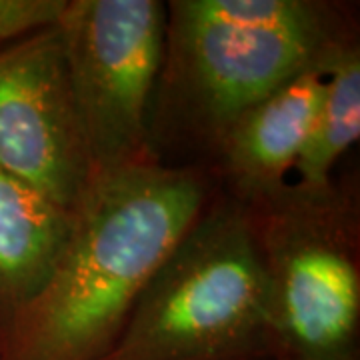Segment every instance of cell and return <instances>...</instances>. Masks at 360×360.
Instances as JSON below:
<instances>
[{
  "mask_svg": "<svg viewBox=\"0 0 360 360\" xmlns=\"http://www.w3.org/2000/svg\"><path fill=\"white\" fill-rule=\"evenodd\" d=\"M66 0H0V49L54 25Z\"/></svg>",
  "mask_w": 360,
  "mask_h": 360,
  "instance_id": "10",
  "label": "cell"
},
{
  "mask_svg": "<svg viewBox=\"0 0 360 360\" xmlns=\"http://www.w3.org/2000/svg\"><path fill=\"white\" fill-rule=\"evenodd\" d=\"M206 184L156 158L92 174L51 278L0 335V360H101L182 236Z\"/></svg>",
  "mask_w": 360,
  "mask_h": 360,
  "instance_id": "1",
  "label": "cell"
},
{
  "mask_svg": "<svg viewBox=\"0 0 360 360\" xmlns=\"http://www.w3.org/2000/svg\"><path fill=\"white\" fill-rule=\"evenodd\" d=\"M101 360H276L252 208L206 205Z\"/></svg>",
  "mask_w": 360,
  "mask_h": 360,
  "instance_id": "2",
  "label": "cell"
},
{
  "mask_svg": "<svg viewBox=\"0 0 360 360\" xmlns=\"http://www.w3.org/2000/svg\"><path fill=\"white\" fill-rule=\"evenodd\" d=\"M360 54L356 44L336 40L328 51V68L312 129L296 162L295 188L307 194L333 191L336 160L359 141Z\"/></svg>",
  "mask_w": 360,
  "mask_h": 360,
  "instance_id": "9",
  "label": "cell"
},
{
  "mask_svg": "<svg viewBox=\"0 0 360 360\" xmlns=\"http://www.w3.org/2000/svg\"><path fill=\"white\" fill-rule=\"evenodd\" d=\"M70 229L72 212L0 168V335L51 278Z\"/></svg>",
  "mask_w": 360,
  "mask_h": 360,
  "instance_id": "8",
  "label": "cell"
},
{
  "mask_svg": "<svg viewBox=\"0 0 360 360\" xmlns=\"http://www.w3.org/2000/svg\"><path fill=\"white\" fill-rule=\"evenodd\" d=\"M0 168L68 212L92 179L56 22L0 49Z\"/></svg>",
  "mask_w": 360,
  "mask_h": 360,
  "instance_id": "6",
  "label": "cell"
},
{
  "mask_svg": "<svg viewBox=\"0 0 360 360\" xmlns=\"http://www.w3.org/2000/svg\"><path fill=\"white\" fill-rule=\"evenodd\" d=\"M167 14L158 90L214 146L336 40L324 6L309 0H176Z\"/></svg>",
  "mask_w": 360,
  "mask_h": 360,
  "instance_id": "3",
  "label": "cell"
},
{
  "mask_svg": "<svg viewBox=\"0 0 360 360\" xmlns=\"http://www.w3.org/2000/svg\"><path fill=\"white\" fill-rule=\"evenodd\" d=\"M276 360H360V274L335 191L283 194L257 206Z\"/></svg>",
  "mask_w": 360,
  "mask_h": 360,
  "instance_id": "4",
  "label": "cell"
},
{
  "mask_svg": "<svg viewBox=\"0 0 360 360\" xmlns=\"http://www.w3.org/2000/svg\"><path fill=\"white\" fill-rule=\"evenodd\" d=\"M333 44L238 116L220 139L217 150L246 206L264 205L290 186L286 174L295 172L312 129Z\"/></svg>",
  "mask_w": 360,
  "mask_h": 360,
  "instance_id": "7",
  "label": "cell"
},
{
  "mask_svg": "<svg viewBox=\"0 0 360 360\" xmlns=\"http://www.w3.org/2000/svg\"><path fill=\"white\" fill-rule=\"evenodd\" d=\"M167 4L66 0L56 25L92 174L153 160Z\"/></svg>",
  "mask_w": 360,
  "mask_h": 360,
  "instance_id": "5",
  "label": "cell"
}]
</instances>
